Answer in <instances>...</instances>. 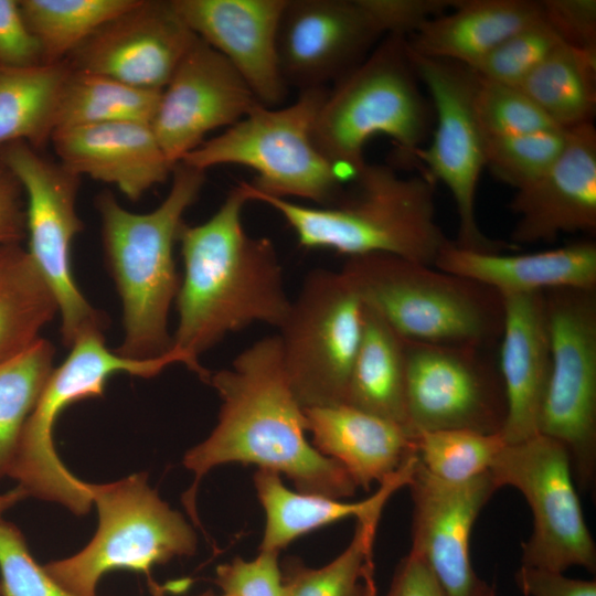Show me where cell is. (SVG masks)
Returning a JSON list of instances; mask_svg holds the SVG:
<instances>
[{"label": "cell", "mask_w": 596, "mask_h": 596, "mask_svg": "<svg viewBox=\"0 0 596 596\" xmlns=\"http://www.w3.org/2000/svg\"><path fill=\"white\" fill-rule=\"evenodd\" d=\"M206 383L221 400L217 423L182 460L194 476L182 503L196 525L202 478L230 462L285 475L302 493L333 499L354 494L356 486L348 471L307 439L304 408L289 385L277 334L244 349L228 368L210 372Z\"/></svg>", "instance_id": "1"}, {"label": "cell", "mask_w": 596, "mask_h": 596, "mask_svg": "<svg viewBox=\"0 0 596 596\" xmlns=\"http://www.w3.org/2000/svg\"><path fill=\"white\" fill-rule=\"evenodd\" d=\"M249 201L242 181L209 220L196 225L183 222L178 233L184 274L175 298L172 349L204 382L210 371L200 364L201 354L255 323L278 329L290 307L273 242L251 236L243 225Z\"/></svg>", "instance_id": "2"}, {"label": "cell", "mask_w": 596, "mask_h": 596, "mask_svg": "<svg viewBox=\"0 0 596 596\" xmlns=\"http://www.w3.org/2000/svg\"><path fill=\"white\" fill-rule=\"evenodd\" d=\"M351 188L328 205H307L255 191L251 201L274 209L300 246L329 249L347 258L387 254L435 265L450 242L436 214L435 182L424 171L404 175L386 163H368Z\"/></svg>", "instance_id": "3"}, {"label": "cell", "mask_w": 596, "mask_h": 596, "mask_svg": "<svg viewBox=\"0 0 596 596\" xmlns=\"http://www.w3.org/2000/svg\"><path fill=\"white\" fill-rule=\"evenodd\" d=\"M171 179L164 200L148 213L126 210L109 191L95 198L106 265L123 305L124 339L115 351L131 360L157 359L172 349L168 318L181 281L173 248L205 172L178 162Z\"/></svg>", "instance_id": "4"}, {"label": "cell", "mask_w": 596, "mask_h": 596, "mask_svg": "<svg viewBox=\"0 0 596 596\" xmlns=\"http://www.w3.org/2000/svg\"><path fill=\"white\" fill-rule=\"evenodd\" d=\"M433 119L406 38L387 34L328 89L312 134L319 151L350 181L366 162L364 148L371 138H391L414 160L432 135Z\"/></svg>", "instance_id": "5"}, {"label": "cell", "mask_w": 596, "mask_h": 596, "mask_svg": "<svg viewBox=\"0 0 596 596\" xmlns=\"http://www.w3.org/2000/svg\"><path fill=\"white\" fill-rule=\"evenodd\" d=\"M341 270L404 340L488 349L500 340L503 300L487 286L387 254L347 258Z\"/></svg>", "instance_id": "6"}, {"label": "cell", "mask_w": 596, "mask_h": 596, "mask_svg": "<svg viewBox=\"0 0 596 596\" xmlns=\"http://www.w3.org/2000/svg\"><path fill=\"white\" fill-rule=\"evenodd\" d=\"M327 92L301 91L296 100L278 108L259 105L180 162L204 172L222 164L243 166L256 173L249 184L257 192L331 204L345 180L319 151L312 134Z\"/></svg>", "instance_id": "7"}, {"label": "cell", "mask_w": 596, "mask_h": 596, "mask_svg": "<svg viewBox=\"0 0 596 596\" xmlns=\"http://www.w3.org/2000/svg\"><path fill=\"white\" fill-rule=\"evenodd\" d=\"M91 491L98 513L95 535L76 554L43 565L65 590L96 596L99 579L109 571L131 570L150 579L152 566L194 554V530L149 486L147 473L91 483Z\"/></svg>", "instance_id": "8"}, {"label": "cell", "mask_w": 596, "mask_h": 596, "mask_svg": "<svg viewBox=\"0 0 596 596\" xmlns=\"http://www.w3.org/2000/svg\"><path fill=\"white\" fill-rule=\"evenodd\" d=\"M185 358L174 349L152 360H131L110 351L102 333L81 337L64 362L51 372L22 432L9 477L28 494L55 502L77 515L92 504L91 485L75 477L61 461L53 429L60 414L71 404L104 395L108 379L117 373L153 377Z\"/></svg>", "instance_id": "9"}, {"label": "cell", "mask_w": 596, "mask_h": 596, "mask_svg": "<svg viewBox=\"0 0 596 596\" xmlns=\"http://www.w3.org/2000/svg\"><path fill=\"white\" fill-rule=\"evenodd\" d=\"M364 313L362 297L341 269L308 273L277 334L302 408L345 403Z\"/></svg>", "instance_id": "10"}, {"label": "cell", "mask_w": 596, "mask_h": 596, "mask_svg": "<svg viewBox=\"0 0 596 596\" xmlns=\"http://www.w3.org/2000/svg\"><path fill=\"white\" fill-rule=\"evenodd\" d=\"M0 162L23 188L28 252L56 300L63 344L71 349L85 334H104L107 316L86 300L72 273V244L84 228L76 211L81 177L25 141L1 146Z\"/></svg>", "instance_id": "11"}, {"label": "cell", "mask_w": 596, "mask_h": 596, "mask_svg": "<svg viewBox=\"0 0 596 596\" xmlns=\"http://www.w3.org/2000/svg\"><path fill=\"white\" fill-rule=\"evenodd\" d=\"M551 345L550 380L539 434L566 449L581 491L596 479V289L544 292Z\"/></svg>", "instance_id": "12"}, {"label": "cell", "mask_w": 596, "mask_h": 596, "mask_svg": "<svg viewBox=\"0 0 596 596\" xmlns=\"http://www.w3.org/2000/svg\"><path fill=\"white\" fill-rule=\"evenodd\" d=\"M489 471L499 489L519 490L532 511L533 531L522 544L521 565L558 573L579 566L595 573L596 545L561 443L538 434L507 444Z\"/></svg>", "instance_id": "13"}, {"label": "cell", "mask_w": 596, "mask_h": 596, "mask_svg": "<svg viewBox=\"0 0 596 596\" xmlns=\"http://www.w3.org/2000/svg\"><path fill=\"white\" fill-rule=\"evenodd\" d=\"M408 46V44H407ZM415 72L428 93L435 128L414 160L450 192L458 217L457 246L502 252L510 245L489 238L477 219V192L485 163V137L475 111L476 73L461 64L425 57L408 47Z\"/></svg>", "instance_id": "14"}, {"label": "cell", "mask_w": 596, "mask_h": 596, "mask_svg": "<svg viewBox=\"0 0 596 596\" xmlns=\"http://www.w3.org/2000/svg\"><path fill=\"white\" fill-rule=\"evenodd\" d=\"M461 344L405 340L407 429L501 433L507 400L498 361Z\"/></svg>", "instance_id": "15"}, {"label": "cell", "mask_w": 596, "mask_h": 596, "mask_svg": "<svg viewBox=\"0 0 596 596\" xmlns=\"http://www.w3.org/2000/svg\"><path fill=\"white\" fill-rule=\"evenodd\" d=\"M262 105L235 67L196 36L161 91L150 124L167 159L177 164L206 140Z\"/></svg>", "instance_id": "16"}, {"label": "cell", "mask_w": 596, "mask_h": 596, "mask_svg": "<svg viewBox=\"0 0 596 596\" xmlns=\"http://www.w3.org/2000/svg\"><path fill=\"white\" fill-rule=\"evenodd\" d=\"M407 487L413 501L409 552L427 564L448 596H496L470 558L472 526L499 489L490 471L464 482H447L417 459Z\"/></svg>", "instance_id": "17"}, {"label": "cell", "mask_w": 596, "mask_h": 596, "mask_svg": "<svg viewBox=\"0 0 596 596\" xmlns=\"http://www.w3.org/2000/svg\"><path fill=\"white\" fill-rule=\"evenodd\" d=\"M195 40L172 0H136L99 26L66 62L73 70L161 92Z\"/></svg>", "instance_id": "18"}, {"label": "cell", "mask_w": 596, "mask_h": 596, "mask_svg": "<svg viewBox=\"0 0 596 596\" xmlns=\"http://www.w3.org/2000/svg\"><path fill=\"white\" fill-rule=\"evenodd\" d=\"M383 38L360 0H286L277 60L287 87H327L361 63Z\"/></svg>", "instance_id": "19"}, {"label": "cell", "mask_w": 596, "mask_h": 596, "mask_svg": "<svg viewBox=\"0 0 596 596\" xmlns=\"http://www.w3.org/2000/svg\"><path fill=\"white\" fill-rule=\"evenodd\" d=\"M172 1L191 31L235 67L263 106L285 100L277 32L286 0Z\"/></svg>", "instance_id": "20"}, {"label": "cell", "mask_w": 596, "mask_h": 596, "mask_svg": "<svg viewBox=\"0 0 596 596\" xmlns=\"http://www.w3.org/2000/svg\"><path fill=\"white\" fill-rule=\"evenodd\" d=\"M510 210L518 216L512 245L551 242L565 233L596 231V129L593 123L567 130L555 162L518 189Z\"/></svg>", "instance_id": "21"}, {"label": "cell", "mask_w": 596, "mask_h": 596, "mask_svg": "<svg viewBox=\"0 0 596 596\" xmlns=\"http://www.w3.org/2000/svg\"><path fill=\"white\" fill-rule=\"evenodd\" d=\"M57 161L73 173L116 187L137 202L171 178L150 124L118 121L56 129L51 138Z\"/></svg>", "instance_id": "22"}, {"label": "cell", "mask_w": 596, "mask_h": 596, "mask_svg": "<svg viewBox=\"0 0 596 596\" xmlns=\"http://www.w3.org/2000/svg\"><path fill=\"white\" fill-rule=\"evenodd\" d=\"M502 300L498 366L507 417L501 435L507 444H515L539 434L551 372V345L544 292L508 295Z\"/></svg>", "instance_id": "23"}, {"label": "cell", "mask_w": 596, "mask_h": 596, "mask_svg": "<svg viewBox=\"0 0 596 596\" xmlns=\"http://www.w3.org/2000/svg\"><path fill=\"white\" fill-rule=\"evenodd\" d=\"M434 266L487 286L501 297L560 288L596 289V244L592 241L528 254L472 251L450 241Z\"/></svg>", "instance_id": "24"}, {"label": "cell", "mask_w": 596, "mask_h": 596, "mask_svg": "<svg viewBox=\"0 0 596 596\" xmlns=\"http://www.w3.org/2000/svg\"><path fill=\"white\" fill-rule=\"evenodd\" d=\"M313 447L338 461L356 487L381 483L415 454L402 426L348 404L304 408Z\"/></svg>", "instance_id": "25"}, {"label": "cell", "mask_w": 596, "mask_h": 596, "mask_svg": "<svg viewBox=\"0 0 596 596\" xmlns=\"http://www.w3.org/2000/svg\"><path fill=\"white\" fill-rule=\"evenodd\" d=\"M416 462V455H412L375 493L358 502L292 491L277 472L258 469L254 487L266 514L259 550L279 552L306 533L351 517L364 523L379 522L390 498L411 481Z\"/></svg>", "instance_id": "26"}, {"label": "cell", "mask_w": 596, "mask_h": 596, "mask_svg": "<svg viewBox=\"0 0 596 596\" xmlns=\"http://www.w3.org/2000/svg\"><path fill=\"white\" fill-rule=\"evenodd\" d=\"M541 17L540 1L458 0L451 10L427 21L406 40L415 54L472 67Z\"/></svg>", "instance_id": "27"}, {"label": "cell", "mask_w": 596, "mask_h": 596, "mask_svg": "<svg viewBox=\"0 0 596 596\" xmlns=\"http://www.w3.org/2000/svg\"><path fill=\"white\" fill-rule=\"evenodd\" d=\"M344 404L395 423L408 432L405 340L366 305L362 338Z\"/></svg>", "instance_id": "28"}, {"label": "cell", "mask_w": 596, "mask_h": 596, "mask_svg": "<svg viewBox=\"0 0 596 596\" xmlns=\"http://www.w3.org/2000/svg\"><path fill=\"white\" fill-rule=\"evenodd\" d=\"M70 72L66 61L0 66V147L25 141L41 150L51 142Z\"/></svg>", "instance_id": "29"}, {"label": "cell", "mask_w": 596, "mask_h": 596, "mask_svg": "<svg viewBox=\"0 0 596 596\" xmlns=\"http://www.w3.org/2000/svg\"><path fill=\"white\" fill-rule=\"evenodd\" d=\"M58 312L54 295L21 243L0 244V363L32 347Z\"/></svg>", "instance_id": "30"}, {"label": "cell", "mask_w": 596, "mask_h": 596, "mask_svg": "<svg viewBox=\"0 0 596 596\" xmlns=\"http://www.w3.org/2000/svg\"><path fill=\"white\" fill-rule=\"evenodd\" d=\"M564 130L593 123L596 52L561 43L518 85Z\"/></svg>", "instance_id": "31"}, {"label": "cell", "mask_w": 596, "mask_h": 596, "mask_svg": "<svg viewBox=\"0 0 596 596\" xmlns=\"http://www.w3.org/2000/svg\"><path fill=\"white\" fill-rule=\"evenodd\" d=\"M160 94L71 67L60 96L55 130L118 121L151 124Z\"/></svg>", "instance_id": "32"}, {"label": "cell", "mask_w": 596, "mask_h": 596, "mask_svg": "<svg viewBox=\"0 0 596 596\" xmlns=\"http://www.w3.org/2000/svg\"><path fill=\"white\" fill-rule=\"evenodd\" d=\"M136 0H20L22 17L46 64L66 61L105 22Z\"/></svg>", "instance_id": "33"}, {"label": "cell", "mask_w": 596, "mask_h": 596, "mask_svg": "<svg viewBox=\"0 0 596 596\" xmlns=\"http://www.w3.org/2000/svg\"><path fill=\"white\" fill-rule=\"evenodd\" d=\"M55 348L40 338L0 363V479L9 476L25 423L53 371Z\"/></svg>", "instance_id": "34"}, {"label": "cell", "mask_w": 596, "mask_h": 596, "mask_svg": "<svg viewBox=\"0 0 596 596\" xmlns=\"http://www.w3.org/2000/svg\"><path fill=\"white\" fill-rule=\"evenodd\" d=\"M377 524L356 521L347 549L322 567L311 568L298 558H286L280 565L285 596H372V551Z\"/></svg>", "instance_id": "35"}, {"label": "cell", "mask_w": 596, "mask_h": 596, "mask_svg": "<svg viewBox=\"0 0 596 596\" xmlns=\"http://www.w3.org/2000/svg\"><path fill=\"white\" fill-rule=\"evenodd\" d=\"M413 444L419 464L447 482H464L489 471L507 445L501 433L466 429L421 432L413 436Z\"/></svg>", "instance_id": "36"}, {"label": "cell", "mask_w": 596, "mask_h": 596, "mask_svg": "<svg viewBox=\"0 0 596 596\" xmlns=\"http://www.w3.org/2000/svg\"><path fill=\"white\" fill-rule=\"evenodd\" d=\"M567 130L485 138V163L498 179L521 189L542 175L558 158Z\"/></svg>", "instance_id": "37"}, {"label": "cell", "mask_w": 596, "mask_h": 596, "mask_svg": "<svg viewBox=\"0 0 596 596\" xmlns=\"http://www.w3.org/2000/svg\"><path fill=\"white\" fill-rule=\"evenodd\" d=\"M475 111L485 138L561 129L518 86L479 76Z\"/></svg>", "instance_id": "38"}, {"label": "cell", "mask_w": 596, "mask_h": 596, "mask_svg": "<svg viewBox=\"0 0 596 596\" xmlns=\"http://www.w3.org/2000/svg\"><path fill=\"white\" fill-rule=\"evenodd\" d=\"M560 44L541 17L508 36L469 68L482 79L518 85Z\"/></svg>", "instance_id": "39"}, {"label": "cell", "mask_w": 596, "mask_h": 596, "mask_svg": "<svg viewBox=\"0 0 596 596\" xmlns=\"http://www.w3.org/2000/svg\"><path fill=\"white\" fill-rule=\"evenodd\" d=\"M1 596H75L32 556L22 532L0 515Z\"/></svg>", "instance_id": "40"}, {"label": "cell", "mask_w": 596, "mask_h": 596, "mask_svg": "<svg viewBox=\"0 0 596 596\" xmlns=\"http://www.w3.org/2000/svg\"><path fill=\"white\" fill-rule=\"evenodd\" d=\"M278 554L260 551L252 561L235 557L216 567L215 583L225 596H285Z\"/></svg>", "instance_id": "41"}, {"label": "cell", "mask_w": 596, "mask_h": 596, "mask_svg": "<svg viewBox=\"0 0 596 596\" xmlns=\"http://www.w3.org/2000/svg\"><path fill=\"white\" fill-rule=\"evenodd\" d=\"M382 35L408 38L427 21L451 10L458 0H360Z\"/></svg>", "instance_id": "42"}, {"label": "cell", "mask_w": 596, "mask_h": 596, "mask_svg": "<svg viewBox=\"0 0 596 596\" xmlns=\"http://www.w3.org/2000/svg\"><path fill=\"white\" fill-rule=\"evenodd\" d=\"M541 13L561 43L596 52L595 0H542Z\"/></svg>", "instance_id": "43"}, {"label": "cell", "mask_w": 596, "mask_h": 596, "mask_svg": "<svg viewBox=\"0 0 596 596\" xmlns=\"http://www.w3.org/2000/svg\"><path fill=\"white\" fill-rule=\"evenodd\" d=\"M41 63L40 46L26 26L19 1L0 0V66Z\"/></svg>", "instance_id": "44"}, {"label": "cell", "mask_w": 596, "mask_h": 596, "mask_svg": "<svg viewBox=\"0 0 596 596\" xmlns=\"http://www.w3.org/2000/svg\"><path fill=\"white\" fill-rule=\"evenodd\" d=\"M515 582L525 596H596V582L566 577L563 573L521 565Z\"/></svg>", "instance_id": "45"}, {"label": "cell", "mask_w": 596, "mask_h": 596, "mask_svg": "<svg viewBox=\"0 0 596 596\" xmlns=\"http://www.w3.org/2000/svg\"><path fill=\"white\" fill-rule=\"evenodd\" d=\"M26 235V201L14 174L0 162V244L21 243Z\"/></svg>", "instance_id": "46"}, {"label": "cell", "mask_w": 596, "mask_h": 596, "mask_svg": "<svg viewBox=\"0 0 596 596\" xmlns=\"http://www.w3.org/2000/svg\"><path fill=\"white\" fill-rule=\"evenodd\" d=\"M386 596H448L427 564L408 553L397 565Z\"/></svg>", "instance_id": "47"}, {"label": "cell", "mask_w": 596, "mask_h": 596, "mask_svg": "<svg viewBox=\"0 0 596 596\" xmlns=\"http://www.w3.org/2000/svg\"><path fill=\"white\" fill-rule=\"evenodd\" d=\"M28 497L26 492L19 486L0 494V515Z\"/></svg>", "instance_id": "48"}, {"label": "cell", "mask_w": 596, "mask_h": 596, "mask_svg": "<svg viewBox=\"0 0 596 596\" xmlns=\"http://www.w3.org/2000/svg\"><path fill=\"white\" fill-rule=\"evenodd\" d=\"M148 581H149V587H150V592L152 596H164V592L162 590V588L156 582H153L152 578ZM196 596H214V594L207 590Z\"/></svg>", "instance_id": "49"}, {"label": "cell", "mask_w": 596, "mask_h": 596, "mask_svg": "<svg viewBox=\"0 0 596 596\" xmlns=\"http://www.w3.org/2000/svg\"><path fill=\"white\" fill-rule=\"evenodd\" d=\"M373 596H375V594H373Z\"/></svg>", "instance_id": "50"}, {"label": "cell", "mask_w": 596, "mask_h": 596, "mask_svg": "<svg viewBox=\"0 0 596 596\" xmlns=\"http://www.w3.org/2000/svg\"><path fill=\"white\" fill-rule=\"evenodd\" d=\"M222 596H225V595H222Z\"/></svg>", "instance_id": "51"}, {"label": "cell", "mask_w": 596, "mask_h": 596, "mask_svg": "<svg viewBox=\"0 0 596 596\" xmlns=\"http://www.w3.org/2000/svg\"><path fill=\"white\" fill-rule=\"evenodd\" d=\"M0 596H1V593H0Z\"/></svg>", "instance_id": "52"}]
</instances>
